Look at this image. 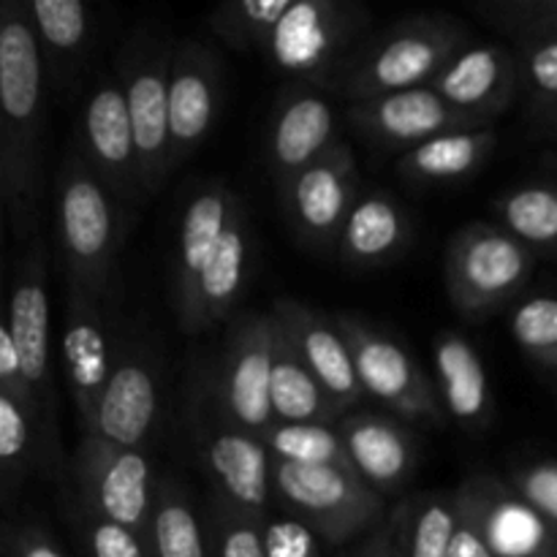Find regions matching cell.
<instances>
[{
  "label": "cell",
  "instance_id": "obj_13",
  "mask_svg": "<svg viewBox=\"0 0 557 557\" xmlns=\"http://www.w3.org/2000/svg\"><path fill=\"white\" fill-rule=\"evenodd\" d=\"M63 335H60V359H63L65 386L71 406L76 411L79 433H90L98 400L109 384L125 332L112 313V299H101L79 286L65 283Z\"/></svg>",
  "mask_w": 557,
  "mask_h": 557
},
{
  "label": "cell",
  "instance_id": "obj_39",
  "mask_svg": "<svg viewBox=\"0 0 557 557\" xmlns=\"http://www.w3.org/2000/svg\"><path fill=\"white\" fill-rule=\"evenodd\" d=\"M205 520L210 557H267V517L237 509L210 493L205 500Z\"/></svg>",
  "mask_w": 557,
  "mask_h": 557
},
{
  "label": "cell",
  "instance_id": "obj_38",
  "mask_svg": "<svg viewBox=\"0 0 557 557\" xmlns=\"http://www.w3.org/2000/svg\"><path fill=\"white\" fill-rule=\"evenodd\" d=\"M509 44L520 65V92L533 128L557 109V38H515Z\"/></svg>",
  "mask_w": 557,
  "mask_h": 557
},
{
  "label": "cell",
  "instance_id": "obj_33",
  "mask_svg": "<svg viewBox=\"0 0 557 557\" xmlns=\"http://www.w3.org/2000/svg\"><path fill=\"white\" fill-rule=\"evenodd\" d=\"M400 557H449L457 531L455 490L408 495L392 511Z\"/></svg>",
  "mask_w": 557,
  "mask_h": 557
},
{
  "label": "cell",
  "instance_id": "obj_10",
  "mask_svg": "<svg viewBox=\"0 0 557 557\" xmlns=\"http://www.w3.org/2000/svg\"><path fill=\"white\" fill-rule=\"evenodd\" d=\"M346 341L351 346L357 379L364 397L381 403L386 413L408 424H441V408L435 381L413 359V354L381 326L359 315L337 313Z\"/></svg>",
  "mask_w": 557,
  "mask_h": 557
},
{
  "label": "cell",
  "instance_id": "obj_1",
  "mask_svg": "<svg viewBox=\"0 0 557 557\" xmlns=\"http://www.w3.org/2000/svg\"><path fill=\"white\" fill-rule=\"evenodd\" d=\"M49 82L25 0L0 5V201L20 243L38 237L47 185Z\"/></svg>",
  "mask_w": 557,
  "mask_h": 557
},
{
  "label": "cell",
  "instance_id": "obj_36",
  "mask_svg": "<svg viewBox=\"0 0 557 557\" xmlns=\"http://www.w3.org/2000/svg\"><path fill=\"white\" fill-rule=\"evenodd\" d=\"M292 0H232L207 14V30L239 52H267Z\"/></svg>",
  "mask_w": 557,
  "mask_h": 557
},
{
  "label": "cell",
  "instance_id": "obj_40",
  "mask_svg": "<svg viewBox=\"0 0 557 557\" xmlns=\"http://www.w3.org/2000/svg\"><path fill=\"white\" fill-rule=\"evenodd\" d=\"M476 20L515 38H557V0H479Z\"/></svg>",
  "mask_w": 557,
  "mask_h": 557
},
{
  "label": "cell",
  "instance_id": "obj_15",
  "mask_svg": "<svg viewBox=\"0 0 557 557\" xmlns=\"http://www.w3.org/2000/svg\"><path fill=\"white\" fill-rule=\"evenodd\" d=\"M3 330L11 335L22 375L41 406L44 419L54 433H60L49 348V245L44 237L30 239L16 261Z\"/></svg>",
  "mask_w": 557,
  "mask_h": 557
},
{
  "label": "cell",
  "instance_id": "obj_28",
  "mask_svg": "<svg viewBox=\"0 0 557 557\" xmlns=\"http://www.w3.org/2000/svg\"><path fill=\"white\" fill-rule=\"evenodd\" d=\"M433 370L444 417L466 433L487 430L495 400L479 348L462 332L444 330L433 341Z\"/></svg>",
  "mask_w": 557,
  "mask_h": 557
},
{
  "label": "cell",
  "instance_id": "obj_45",
  "mask_svg": "<svg viewBox=\"0 0 557 557\" xmlns=\"http://www.w3.org/2000/svg\"><path fill=\"white\" fill-rule=\"evenodd\" d=\"M346 557H400L397 555L395 522H392V517H386V520L381 522L373 533H368V536H364Z\"/></svg>",
  "mask_w": 557,
  "mask_h": 557
},
{
  "label": "cell",
  "instance_id": "obj_16",
  "mask_svg": "<svg viewBox=\"0 0 557 557\" xmlns=\"http://www.w3.org/2000/svg\"><path fill=\"white\" fill-rule=\"evenodd\" d=\"M161 419L163 370L156 346L145 337L125 335L117 364L98 400L90 433L112 444L147 451L161 430Z\"/></svg>",
  "mask_w": 557,
  "mask_h": 557
},
{
  "label": "cell",
  "instance_id": "obj_18",
  "mask_svg": "<svg viewBox=\"0 0 557 557\" xmlns=\"http://www.w3.org/2000/svg\"><path fill=\"white\" fill-rule=\"evenodd\" d=\"M341 141L332 92L321 85L292 82L277 96L264 139V163L272 183L281 185L313 166Z\"/></svg>",
  "mask_w": 557,
  "mask_h": 557
},
{
  "label": "cell",
  "instance_id": "obj_41",
  "mask_svg": "<svg viewBox=\"0 0 557 557\" xmlns=\"http://www.w3.org/2000/svg\"><path fill=\"white\" fill-rule=\"evenodd\" d=\"M506 484L520 495L528 509L536 511L549 531L557 533V460L555 457H528L511 462Z\"/></svg>",
  "mask_w": 557,
  "mask_h": 557
},
{
  "label": "cell",
  "instance_id": "obj_34",
  "mask_svg": "<svg viewBox=\"0 0 557 557\" xmlns=\"http://www.w3.org/2000/svg\"><path fill=\"white\" fill-rule=\"evenodd\" d=\"M60 515L82 557H152L145 533L96 515L65 487H60Z\"/></svg>",
  "mask_w": 557,
  "mask_h": 557
},
{
  "label": "cell",
  "instance_id": "obj_23",
  "mask_svg": "<svg viewBox=\"0 0 557 557\" xmlns=\"http://www.w3.org/2000/svg\"><path fill=\"white\" fill-rule=\"evenodd\" d=\"M430 87L460 112L495 125L520 96L515 49L500 41H471L446 63Z\"/></svg>",
  "mask_w": 557,
  "mask_h": 557
},
{
  "label": "cell",
  "instance_id": "obj_7",
  "mask_svg": "<svg viewBox=\"0 0 557 557\" xmlns=\"http://www.w3.org/2000/svg\"><path fill=\"white\" fill-rule=\"evenodd\" d=\"M272 495L302 520L321 544L346 547L386 520L384 495L346 468H302L272 462Z\"/></svg>",
  "mask_w": 557,
  "mask_h": 557
},
{
  "label": "cell",
  "instance_id": "obj_17",
  "mask_svg": "<svg viewBox=\"0 0 557 557\" xmlns=\"http://www.w3.org/2000/svg\"><path fill=\"white\" fill-rule=\"evenodd\" d=\"M223 63L201 38H177L169 63V125H172V172L205 147L221 117Z\"/></svg>",
  "mask_w": 557,
  "mask_h": 557
},
{
  "label": "cell",
  "instance_id": "obj_42",
  "mask_svg": "<svg viewBox=\"0 0 557 557\" xmlns=\"http://www.w3.org/2000/svg\"><path fill=\"white\" fill-rule=\"evenodd\" d=\"M0 557H69L49 525L36 517H5L0 528Z\"/></svg>",
  "mask_w": 557,
  "mask_h": 557
},
{
  "label": "cell",
  "instance_id": "obj_12",
  "mask_svg": "<svg viewBox=\"0 0 557 557\" xmlns=\"http://www.w3.org/2000/svg\"><path fill=\"white\" fill-rule=\"evenodd\" d=\"M74 141L98 180L123 205L139 207L147 199L128 101L114 69L96 71L82 92Z\"/></svg>",
  "mask_w": 557,
  "mask_h": 557
},
{
  "label": "cell",
  "instance_id": "obj_21",
  "mask_svg": "<svg viewBox=\"0 0 557 557\" xmlns=\"http://www.w3.org/2000/svg\"><path fill=\"white\" fill-rule=\"evenodd\" d=\"M272 319L277 321L286 341L299 354L310 373L319 379L326 395L337 403L346 413L362 400H368L359 386L357 364H354L351 346L346 341L337 315L324 313L319 308L299 302V299L281 297L272 302Z\"/></svg>",
  "mask_w": 557,
  "mask_h": 557
},
{
  "label": "cell",
  "instance_id": "obj_3",
  "mask_svg": "<svg viewBox=\"0 0 557 557\" xmlns=\"http://www.w3.org/2000/svg\"><path fill=\"white\" fill-rule=\"evenodd\" d=\"M128 226V205L98 180L71 136L54 172V228L65 283L112 299Z\"/></svg>",
  "mask_w": 557,
  "mask_h": 557
},
{
  "label": "cell",
  "instance_id": "obj_5",
  "mask_svg": "<svg viewBox=\"0 0 557 557\" xmlns=\"http://www.w3.org/2000/svg\"><path fill=\"white\" fill-rule=\"evenodd\" d=\"M188 444L212 495L250 515L267 517L272 504V455L261 435L234 424L218 406L207 379L188 397Z\"/></svg>",
  "mask_w": 557,
  "mask_h": 557
},
{
  "label": "cell",
  "instance_id": "obj_25",
  "mask_svg": "<svg viewBox=\"0 0 557 557\" xmlns=\"http://www.w3.org/2000/svg\"><path fill=\"white\" fill-rule=\"evenodd\" d=\"M457 504L471 511L498 557H542L557 553V533L528 509L520 495L493 473H471L455 490Z\"/></svg>",
  "mask_w": 557,
  "mask_h": 557
},
{
  "label": "cell",
  "instance_id": "obj_22",
  "mask_svg": "<svg viewBox=\"0 0 557 557\" xmlns=\"http://www.w3.org/2000/svg\"><path fill=\"white\" fill-rule=\"evenodd\" d=\"M239 199L243 196L223 180H205L185 199L172 259V308L177 324H183L194 308L201 272L210 264Z\"/></svg>",
  "mask_w": 557,
  "mask_h": 557
},
{
  "label": "cell",
  "instance_id": "obj_14",
  "mask_svg": "<svg viewBox=\"0 0 557 557\" xmlns=\"http://www.w3.org/2000/svg\"><path fill=\"white\" fill-rule=\"evenodd\" d=\"M275 335L272 313H239L228 324L221 359L205 375L223 413L256 435L275 424L270 403Z\"/></svg>",
  "mask_w": 557,
  "mask_h": 557
},
{
  "label": "cell",
  "instance_id": "obj_26",
  "mask_svg": "<svg viewBox=\"0 0 557 557\" xmlns=\"http://www.w3.org/2000/svg\"><path fill=\"white\" fill-rule=\"evenodd\" d=\"M250 270H253V226H250L245 199H239L210 264L201 272L194 308H190L188 319L180 324V330L185 335H199L212 326L232 324L239 315L237 308L248 292Z\"/></svg>",
  "mask_w": 557,
  "mask_h": 557
},
{
  "label": "cell",
  "instance_id": "obj_44",
  "mask_svg": "<svg viewBox=\"0 0 557 557\" xmlns=\"http://www.w3.org/2000/svg\"><path fill=\"white\" fill-rule=\"evenodd\" d=\"M449 557H498L495 549L490 547L487 536H484L476 517H473L471 511L462 509L460 504H457V531L455 542H451Z\"/></svg>",
  "mask_w": 557,
  "mask_h": 557
},
{
  "label": "cell",
  "instance_id": "obj_46",
  "mask_svg": "<svg viewBox=\"0 0 557 557\" xmlns=\"http://www.w3.org/2000/svg\"><path fill=\"white\" fill-rule=\"evenodd\" d=\"M533 136H539V139H549V141H557V109L549 117H544L542 123L533 125Z\"/></svg>",
  "mask_w": 557,
  "mask_h": 557
},
{
  "label": "cell",
  "instance_id": "obj_27",
  "mask_svg": "<svg viewBox=\"0 0 557 557\" xmlns=\"http://www.w3.org/2000/svg\"><path fill=\"white\" fill-rule=\"evenodd\" d=\"M411 243L413 218L408 207L392 190L364 188L343 226L335 256L346 270L370 272L395 264Z\"/></svg>",
  "mask_w": 557,
  "mask_h": 557
},
{
  "label": "cell",
  "instance_id": "obj_24",
  "mask_svg": "<svg viewBox=\"0 0 557 557\" xmlns=\"http://www.w3.org/2000/svg\"><path fill=\"white\" fill-rule=\"evenodd\" d=\"M354 473L379 495H397L411 484L422 462L413 424L379 411H351L337 424Z\"/></svg>",
  "mask_w": 557,
  "mask_h": 557
},
{
  "label": "cell",
  "instance_id": "obj_4",
  "mask_svg": "<svg viewBox=\"0 0 557 557\" xmlns=\"http://www.w3.org/2000/svg\"><path fill=\"white\" fill-rule=\"evenodd\" d=\"M539 256L495 221H473L446 243L444 286L451 308L484 321L525 297Z\"/></svg>",
  "mask_w": 557,
  "mask_h": 557
},
{
  "label": "cell",
  "instance_id": "obj_32",
  "mask_svg": "<svg viewBox=\"0 0 557 557\" xmlns=\"http://www.w3.org/2000/svg\"><path fill=\"white\" fill-rule=\"evenodd\" d=\"M147 539L152 557H210L205 504L177 473H161Z\"/></svg>",
  "mask_w": 557,
  "mask_h": 557
},
{
  "label": "cell",
  "instance_id": "obj_9",
  "mask_svg": "<svg viewBox=\"0 0 557 557\" xmlns=\"http://www.w3.org/2000/svg\"><path fill=\"white\" fill-rule=\"evenodd\" d=\"M161 473L145 449L112 444L96 433L79 435L69 473L60 487L74 493L87 509L109 520L150 533Z\"/></svg>",
  "mask_w": 557,
  "mask_h": 557
},
{
  "label": "cell",
  "instance_id": "obj_2",
  "mask_svg": "<svg viewBox=\"0 0 557 557\" xmlns=\"http://www.w3.org/2000/svg\"><path fill=\"white\" fill-rule=\"evenodd\" d=\"M471 41L476 38L468 22L446 11L397 16L354 49L324 90L348 103H359L430 87L446 63Z\"/></svg>",
  "mask_w": 557,
  "mask_h": 557
},
{
  "label": "cell",
  "instance_id": "obj_37",
  "mask_svg": "<svg viewBox=\"0 0 557 557\" xmlns=\"http://www.w3.org/2000/svg\"><path fill=\"white\" fill-rule=\"evenodd\" d=\"M509 332L536 368L557 375V292L525 294L511 308Z\"/></svg>",
  "mask_w": 557,
  "mask_h": 557
},
{
  "label": "cell",
  "instance_id": "obj_29",
  "mask_svg": "<svg viewBox=\"0 0 557 557\" xmlns=\"http://www.w3.org/2000/svg\"><path fill=\"white\" fill-rule=\"evenodd\" d=\"M500 134L490 128H462L441 134L397 158V177L406 185L433 188L471 180L495 156Z\"/></svg>",
  "mask_w": 557,
  "mask_h": 557
},
{
  "label": "cell",
  "instance_id": "obj_48",
  "mask_svg": "<svg viewBox=\"0 0 557 557\" xmlns=\"http://www.w3.org/2000/svg\"><path fill=\"white\" fill-rule=\"evenodd\" d=\"M542 557H557V553H553V555H542Z\"/></svg>",
  "mask_w": 557,
  "mask_h": 557
},
{
  "label": "cell",
  "instance_id": "obj_30",
  "mask_svg": "<svg viewBox=\"0 0 557 557\" xmlns=\"http://www.w3.org/2000/svg\"><path fill=\"white\" fill-rule=\"evenodd\" d=\"M490 210L495 223L531 248L539 261H557V166L506 188L490 201Z\"/></svg>",
  "mask_w": 557,
  "mask_h": 557
},
{
  "label": "cell",
  "instance_id": "obj_11",
  "mask_svg": "<svg viewBox=\"0 0 557 557\" xmlns=\"http://www.w3.org/2000/svg\"><path fill=\"white\" fill-rule=\"evenodd\" d=\"M362 190V172L346 139L313 166L275 185L288 228L305 248L319 256L337 253L343 226Z\"/></svg>",
  "mask_w": 557,
  "mask_h": 557
},
{
  "label": "cell",
  "instance_id": "obj_35",
  "mask_svg": "<svg viewBox=\"0 0 557 557\" xmlns=\"http://www.w3.org/2000/svg\"><path fill=\"white\" fill-rule=\"evenodd\" d=\"M267 451L275 462L302 468H346L354 471L337 424H288L275 422L261 433Z\"/></svg>",
  "mask_w": 557,
  "mask_h": 557
},
{
  "label": "cell",
  "instance_id": "obj_8",
  "mask_svg": "<svg viewBox=\"0 0 557 557\" xmlns=\"http://www.w3.org/2000/svg\"><path fill=\"white\" fill-rule=\"evenodd\" d=\"M368 5L357 0H292L267 47L272 69L292 82L326 87L370 36Z\"/></svg>",
  "mask_w": 557,
  "mask_h": 557
},
{
  "label": "cell",
  "instance_id": "obj_31",
  "mask_svg": "<svg viewBox=\"0 0 557 557\" xmlns=\"http://www.w3.org/2000/svg\"><path fill=\"white\" fill-rule=\"evenodd\" d=\"M270 403L275 422L341 424L343 417H346V411L326 395L319 379L299 359V354L286 341L281 326H277L275 335V357H272Z\"/></svg>",
  "mask_w": 557,
  "mask_h": 557
},
{
  "label": "cell",
  "instance_id": "obj_19",
  "mask_svg": "<svg viewBox=\"0 0 557 557\" xmlns=\"http://www.w3.org/2000/svg\"><path fill=\"white\" fill-rule=\"evenodd\" d=\"M346 117L364 141L384 152H397V158L449 131L490 128L484 120L471 117L446 103L433 87L348 103Z\"/></svg>",
  "mask_w": 557,
  "mask_h": 557
},
{
  "label": "cell",
  "instance_id": "obj_6",
  "mask_svg": "<svg viewBox=\"0 0 557 557\" xmlns=\"http://www.w3.org/2000/svg\"><path fill=\"white\" fill-rule=\"evenodd\" d=\"M174 44L161 27L141 25L120 44L112 65L128 101L147 199L161 194L174 174L169 125V63Z\"/></svg>",
  "mask_w": 557,
  "mask_h": 557
},
{
  "label": "cell",
  "instance_id": "obj_47",
  "mask_svg": "<svg viewBox=\"0 0 557 557\" xmlns=\"http://www.w3.org/2000/svg\"><path fill=\"white\" fill-rule=\"evenodd\" d=\"M553 166H557V150H555V156H553Z\"/></svg>",
  "mask_w": 557,
  "mask_h": 557
},
{
  "label": "cell",
  "instance_id": "obj_43",
  "mask_svg": "<svg viewBox=\"0 0 557 557\" xmlns=\"http://www.w3.org/2000/svg\"><path fill=\"white\" fill-rule=\"evenodd\" d=\"M267 557H324L321 539L288 511L264 520Z\"/></svg>",
  "mask_w": 557,
  "mask_h": 557
},
{
  "label": "cell",
  "instance_id": "obj_20",
  "mask_svg": "<svg viewBox=\"0 0 557 557\" xmlns=\"http://www.w3.org/2000/svg\"><path fill=\"white\" fill-rule=\"evenodd\" d=\"M25 9L36 33L49 90L58 98L85 92L101 33L96 9L82 0H25Z\"/></svg>",
  "mask_w": 557,
  "mask_h": 557
}]
</instances>
